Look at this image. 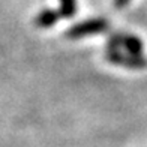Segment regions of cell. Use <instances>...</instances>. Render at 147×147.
Listing matches in <instances>:
<instances>
[{
  "label": "cell",
  "instance_id": "obj_1",
  "mask_svg": "<svg viewBox=\"0 0 147 147\" xmlns=\"http://www.w3.org/2000/svg\"><path fill=\"white\" fill-rule=\"evenodd\" d=\"M110 29V23L105 18H89L81 23H77L71 26L66 30V38L68 39H81L90 35H98V33H105Z\"/></svg>",
  "mask_w": 147,
  "mask_h": 147
},
{
  "label": "cell",
  "instance_id": "obj_2",
  "mask_svg": "<svg viewBox=\"0 0 147 147\" xmlns=\"http://www.w3.org/2000/svg\"><path fill=\"white\" fill-rule=\"evenodd\" d=\"M105 59L111 65L129 69H143L147 66V57L143 54H129L123 50H105Z\"/></svg>",
  "mask_w": 147,
  "mask_h": 147
},
{
  "label": "cell",
  "instance_id": "obj_3",
  "mask_svg": "<svg viewBox=\"0 0 147 147\" xmlns=\"http://www.w3.org/2000/svg\"><path fill=\"white\" fill-rule=\"evenodd\" d=\"M119 48L129 54H143L144 44L137 35L119 32Z\"/></svg>",
  "mask_w": 147,
  "mask_h": 147
},
{
  "label": "cell",
  "instance_id": "obj_4",
  "mask_svg": "<svg viewBox=\"0 0 147 147\" xmlns=\"http://www.w3.org/2000/svg\"><path fill=\"white\" fill-rule=\"evenodd\" d=\"M60 20V14L56 9H42L35 18V24L39 29H51L53 26H56V23Z\"/></svg>",
  "mask_w": 147,
  "mask_h": 147
},
{
  "label": "cell",
  "instance_id": "obj_5",
  "mask_svg": "<svg viewBox=\"0 0 147 147\" xmlns=\"http://www.w3.org/2000/svg\"><path fill=\"white\" fill-rule=\"evenodd\" d=\"M59 2H60V8H59L60 18L71 20L77 14V0H59Z\"/></svg>",
  "mask_w": 147,
  "mask_h": 147
},
{
  "label": "cell",
  "instance_id": "obj_6",
  "mask_svg": "<svg viewBox=\"0 0 147 147\" xmlns=\"http://www.w3.org/2000/svg\"><path fill=\"white\" fill-rule=\"evenodd\" d=\"M129 2L131 0H114L113 5H114V8H117V9H123V8H126V6L129 5Z\"/></svg>",
  "mask_w": 147,
  "mask_h": 147
}]
</instances>
